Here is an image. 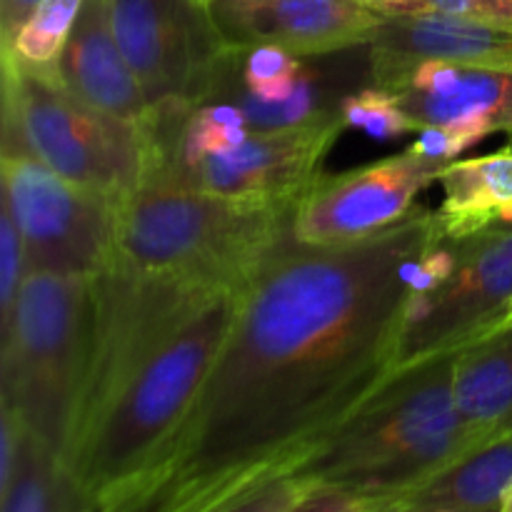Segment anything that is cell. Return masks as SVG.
Segmentation results:
<instances>
[{"mask_svg": "<svg viewBox=\"0 0 512 512\" xmlns=\"http://www.w3.org/2000/svg\"><path fill=\"white\" fill-rule=\"evenodd\" d=\"M445 238L415 208L343 248L280 245L240 288L193 413L110 512H218L310 455L395 370L420 255Z\"/></svg>", "mask_w": 512, "mask_h": 512, "instance_id": "6da1fadb", "label": "cell"}, {"mask_svg": "<svg viewBox=\"0 0 512 512\" xmlns=\"http://www.w3.org/2000/svg\"><path fill=\"white\" fill-rule=\"evenodd\" d=\"M453 370L455 353L395 370L320 443L300 475L390 503L490 443L460 415Z\"/></svg>", "mask_w": 512, "mask_h": 512, "instance_id": "7a4b0ae2", "label": "cell"}, {"mask_svg": "<svg viewBox=\"0 0 512 512\" xmlns=\"http://www.w3.org/2000/svg\"><path fill=\"white\" fill-rule=\"evenodd\" d=\"M240 290L220 295L185 323L105 405L65 458L88 503H118L165 453L193 413L238 310Z\"/></svg>", "mask_w": 512, "mask_h": 512, "instance_id": "3957f363", "label": "cell"}, {"mask_svg": "<svg viewBox=\"0 0 512 512\" xmlns=\"http://www.w3.org/2000/svg\"><path fill=\"white\" fill-rule=\"evenodd\" d=\"M293 210L143 180L120 203L110 260L148 273L203 275L243 288L293 238Z\"/></svg>", "mask_w": 512, "mask_h": 512, "instance_id": "277c9868", "label": "cell"}, {"mask_svg": "<svg viewBox=\"0 0 512 512\" xmlns=\"http://www.w3.org/2000/svg\"><path fill=\"white\" fill-rule=\"evenodd\" d=\"M93 278L28 270L0 333L3 405L65 458L83 390Z\"/></svg>", "mask_w": 512, "mask_h": 512, "instance_id": "5b68a950", "label": "cell"}, {"mask_svg": "<svg viewBox=\"0 0 512 512\" xmlns=\"http://www.w3.org/2000/svg\"><path fill=\"white\" fill-rule=\"evenodd\" d=\"M3 150H28L78 188L123 203L145 170L140 125L65 88L55 70L3 58Z\"/></svg>", "mask_w": 512, "mask_h": 512, "instance_id": "8992f818", "label": "cell"}, {"mask_svg": "<svg viewBox=\"0 0 512 512\" xmlns=\"http://www.w3.org/2000/svg\"><path fill=\"white\" fill-rule=\"evenodd\" d=\"M230 290L240 288L203 275L148 273L115 260L95 275L88 363L65 458L140 365Z\"/></svg>", "mask_w": 512, "mask_h": 512, "instance_id": "52a82bcc", "label": "cell"}, {"mask_svg": "<svg viewBox=\"0 0 512 512\" xmlns=\"http://www.w3.org/2000/svg\"><path fill=\"white\" fill-rule=\"evenodd\" d=\"M3 208L25 248V268L95 278L115 250L118 203L78 188L28 150H3Z\"/></svg>", "mask_w": 512, "mask_h": 512, "instance_id": "ba28073f", "label": "cell"}, {"mask_svg": "<svg viewBox=\"0 0 512 512\" xmlns=\"http://www.w3.org/2000/svg\"><path fill=\"white\" fill-rule=\"evenodd\" d=\"M455 273L428 295H410L395 370L458 353L512 313V225L453 240ZM393 370V373H395Z\"/></svg>", "mask_w": 512, "mask_h": 512, "instance_id": "9c48e42d", "label": "cell"}, {"mask_svg": "<svg viewBox=\"0 0 512 512\" xmlns=\"http://www.w3.org/2000/svg\"><path fill=\"white\" fill-rule=\"evenodd\" d=\"M118 43L150 105L203 103L228 45L205 0H113Z\"/></svg>", "mask_w": 512, "mask_h": 512, "instance_id": "30bf717a", "label": "cell"}, {"mask_svg": "<svg viewBox=\"0 0 512 512\" xmlns=\"http://www.w3.org/2000/svg\"><path fill=\"white\" fill-rule=\"evenodd\" d=\"M348 130L343 115L285 130H250L228 153L173 165L143 180H165L200 193L248 203L295 208L320 178V168L340 135Z\"/></svg>", "mask_w": 512, "mask_h": 512, "instance_id": "8fae6325", "label": "cell"}, {"mask_svg": "<svg viewBox=\"0 0 512 512\" xmlns=\"http://www.w3.org/2000/svg\"><path fill=\"white\" fill-rule=\"evenodd\" d=\"M445 163L405 150L340 175H320L298 200L290 233L308 248H343L385 233L415 210Z\"/></svg>", "mask_w": 512, "mask_h": 512, "instance_id": "7c38bea8", "label": "cell"}, {"mask_svg": "<svg viewBox=\"0 0 512 512\" xmlns=\"http://www.w3.org/2000/svg\"><path fill=\"white\" fill-rule=\"evenodd\" d=\"M370 83L395 95L415 125H443L468 148L493 133L512 138V68L448 60H370Z\"/></svg>", "mask_w": 512, "mask_h": 512, "instance_id": "4fadbf2b", "label": "cell"}, {"mask_svg": "<svg viewBox=\"0 0 512 512\" xmlns=\"http://www.w3.org/2000/svg\"><path fill=\"white\" fill-rule=\"evenodd\" d=\"M228 48L280 45L303 58L370 45L385 15L358 0H205Z\"/></svg>", "mask_w": 512, "mask_h": 512, "instance_id": "5bb4252c", "label": "cell"}, {"mask_svg": "<svg viewBox=\"0 0 512 512\" xmlns=\"http://www.w3.org/2000/svg\"><path fill=\"white\" fill-rule=\"evenodd\" d=\"M55 75L78 98L138 123L150 103L115 33L113 0H85Z\"/></svg>", "mask_w": 512, "mask_h": 512, "instance_id": "9a60e30c", "label": "cell"}, {"mask_svg": "<svg viewBox=\"0 0 512 512\" xmlns=\"http://www.w3.org/2000/svg\"><path fill=\"white\" fill-rule=\"evenodd\" d=\"M368 60L410 63L448 60L463 65L512 68V25L458 18L438 10L385 15L368 45Z\"/></svg>", "mask_w": 512, "mask_h": 512, "instance_id": "2e32d148", "label": "cell"}, {"mask_svg": "<svg viewBox=\"0 0 512 512\" xmlns=\"http://www.w3.org/2000/svg\"><path fill=\"white\" fill-rule=\"evenodd\" d=\"M443 203L435 210L445 238H470L512 225V140L495 153L450 160L438 175Z\"/></svg>", "mask_w": 512, "mask_h": 512, "instance_id": "e0dca14e", "label": "cell"}, {"mask_svg": "<svg viewBox=\"0 0 512 512\" xmlns=\"http://www.w3.org/2000/svg\"><path fill=\"white\" fill-rule=\"evenodd\" d=\"M455 403L470 428L512 435V320L455 353Z\"/></svg>", "mask_w": 512, "mask_h": 512, "instance_id": "ac0fdd59", "label": "cell"}, {"mask_svg": "<svg viewBox=\"0 0 512 512\" xmlns=\"http://www.w3.org/2000/svg\"><path fill=\"white\" fill-rule=\"evenodd\" d=\"M512 480V435L490 440L418 488L385 503L398 512H498Z\"/></svg>", "mask_w": 512, "mask_h": 512, "instance_id": "d6986e66", "label": "cell"}, {"mask_svg": "<svg viewBox=\"0 0 512 512\" xmlns=\"http://www.w3.org/2000/svg\"><path fill=\"white\" fill-rule=\"evenodd\" d=\"M83 503L58 453L25 430L13 480L0 493V512H75Z\"/></svg>", "mask_w": 512, "mask_h": 512, "instance_id": "ffe728a7", "label": "cell"}, {"mask_svg": "<svg viewBox=\"0 0 512 512\" xmlns=\"http://www.w3.org/2000/svg\"><path fill=\"white\" fill-rule=\"evenodd\" d=\"M85 0H40L13 38L3 43V58L33 70H55L73 35Z\"/></svg>", "mask_w": 512, "mask_h": 512, "instance_id": "44dd1931", "label": "cell"}, {"mask_svg": "<svg viewBox=\"0 0 512 512\" xmlns=\"http://www.w3.org/2000/svg\"><path fill=\"white\" fill-rule=\"evenodd\" d=\"M340 115H343L348 128L363 130L368 138L380 140V143H390V140H400L408 133H418V125L400 108L395 95L373 83L368 88L343 95Z\"/></svg>", "mask_w": 512, "mask_h": 512, "instance_id": "7402d4cb", "label": "cell"}, {"mask_svg": "<svg viewBox=\"0 0 512 512\" xmlns=\"http://www.w3.org/2000/svg\"><path fill=\"white\" fill-rule=\"evenodd\" d=\"M25 273V248L18 228L8 210H0V333L8 328L13 318L18 290L23 285Z\"/></svg>", "mask_w": 512, "mask_h": 512, "instance_id": "603a6c76", "label": "cell"}, {"mask_svg": "<svg viewBox=\"0 0 512 512\" xmlns=\"http://www.w3.org/2000/svg\"><path fill=\"white\" fill-rule=\"evenodd\" d=\"M315 485H318L315 480L305 478V475L300 473L285 475V478H278L273 480V483L263 485L260 490L245 495L238 503L228 505V508L218 512H288L295 503H300Z\"/></svg>", "mask_w": 512, "mask_h": 512, "instance_id": "cb8c5ba5", "label": "cell"}, {"mask_svg": "<svg viewBox=\"0 0 512 512\" xmlns=\"http://www.w3.org/2000/svg\"><path fill=\"white\" fill-rule=\"evenodd\" d=\"M385 503L370 495L353 493V490L315 485L300 503L288 512H383Z\"/></svg>", "mask_w": 512, "mask_h": 512, "instance_id": "d4e9b609", "label": "cell"}, {"mask_svg": "<svg viewBox=\"0 0 512 512\" xmlns=\"http://www.w3.org/2000/svg\"><path fill=\"white\" fill-rule=\"evenodd\" d=\"M430 10L458 18L512 25V0H428Z\"/></svg>", "mask_w": 512, "mask_h": 512, "instance_id": "484cf974", "label": "cell"}, {"mask_svg": "<svg viewBox=\"0 0 512 512\" xmlns=\"http://www.w3.org/2000/svg\"><path fill=\"white\" fill-rule=\"evenodd\" d=\"M40 0H0V43H8L18 25Z\"/></svg>", "mask_w": 512, "mask_h": 512, "instance_id": "4316f807", "label": "cell"}, {"mask_svg": "<svg viewBox=\"0 0 512 512\" xmlns=\"http://www.w3.org/2000/svg\"><path fill=\"white\" fill-rule=\"evenodd\" d=\"M380 15H418L428 13V0H358Z\"/></svg>", "mask_w": 512, "mask_h": 512, "instance_id": "83f0119b", "label": "cell"}, {"mask_svg": "<svg viewBox=\"0 0 512 512\" xmlns=\"http://www.w3.org/2000/svg\"><path fill=\"white\" fill-rule=\"evenodd\" d=\"M498 512H512V480H510L508 488H505L503 500H500V510H498Z\"/></svg>", "mask_w": 512, "mask_h": 512, "instance_id": "f1b7e54d", "label": "cell"}, {"mask_svg": "<svg viewBox=\"0 0 512 512\" xmlns=\"http://www.w3.org/2000/svg\"><path fill=\"white\" fill-rule=\"evenodd\" d=\"M75 512H110V510H105V508H100V505H95V503H88V500H85L83 505H80L78 510Z\"/></svg>", "mask_w": 512, "mask_h": 512, "instance_id": "f546056e", "label": "cell"}, {"mask_svg": "<svg viewBox=\"0 0 512 512\" xmlns=\"http://www.w3.org/2000/svg\"><path fill=\"white\" fill-rule=\"evenodd\" d=\"M425 512H458V510H425Z\"/></svg>", "mask_w": 512, "mask_h": 512, "instance_id": "4dcf8cb0", "label": "cell"}, {"mask_svg": "<svg viewBox=\"0 0 512 512\" xmlns=\"http://www.w3.org/2000/svg\"><path fill=\"white\" fill-rule=\"evenodd\" d=\"M383 512H398V510H393V508H388V505H385Z\"/></svg>", "mask_w": 512, "mask_h": 512, "instance_id": "1f68e13d", "label": "cell"}, {"mask_svg": "<svg viewBox=\"0 0 512 512\" xmlns=\"http://www.w3.org/2000/svg\"><path fill=\"white\" fill-rule=\"evenodd\" d=\"M510 320H512V313H510V318H508V323H510Z\"/></svg>", "mask_w": 512, "mask_h": 512, "instance_id": "d6a6232c", "label": "cell"}]
</instances>
